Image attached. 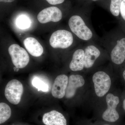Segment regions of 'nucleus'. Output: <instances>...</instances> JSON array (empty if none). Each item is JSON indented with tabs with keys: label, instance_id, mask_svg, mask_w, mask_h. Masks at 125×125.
I'll return each instance as SVG.
<instances>
[{
	"label": "nucleus",
	"instance_id": "14",
	"mask_svg": "<svg viewBox=\"0 0 125 125\" xmlns=\"http://www.w3.org/2000/svg\"><path fill=\"white\" fill-rule=\"evenodd\" d=\"M84 52L82 49L76 50L73 54L70 64V69L72 71L82 70L84 67Z\"/></svg>",
	"mask_w": 125,
	"mask_h": 125
},
{
	"label": "nucleus",
	"instance_id": "24",
	"mask_svg": "<svg viewBox=\"0 0 125 125\" xmlns=\"http://www.w3.org/2000/svg\"><path fill=\"white\" fill-rule=\"evenodd\" d=\"M123 78H124V79L125 80V70L124 71V72H123Z\"/></svg>",
	"mask_w": 125,
	"mask_h": 125
},
{
	"label": "nucleus",
	"instance_id": "4",
	"mask_svg": "<svg viewBox=\"0 0 125 125\" xmlns=\"http://www.w3.org/2000/svg\"><path fill=\"white\" fill-rule=\"evenodd\" d=\"M9 52L15 66L23 69L29 62L30 57L25 49L18 44H12L9 48Z\"/></svg>",
	"mask_w": 125,
	"mask_h": 125
},
{
	"label": "nucleus",
	"instance_id": "16",
	"mask_svg": "<svg viewBox=\"0 0 125 125\" xmlns=\"http://www.w3.org/2000/svg\"><path fill=\"white\" fill-rule=\"evenodd\" d=\"M15 24L18 28L21 30H26L29 28L31 24V19L27 16L21 15L16 20Z\"/></svg>",
	"mask_w": 125,
	"mask_h": 125
},
{
	"label": "nucleus",
	"instance_id": "17",
	"mask_svg": "<svg viewBox=\"0 0 125 125\" xmlns=\"http://www.w3.org/2000/svg\"><path fill=\"white\" fill-rule=\"evenodd\" d=\"M32 84L34 87L37 89L38 91L43 92L49 91V87L48 84L38 77H34L32 81Z\"/></svg>",
	"mask_w": 125,
	"mask_h": 125
},
{
	"label": "nucleus",
	"instance_id": "8",
	"mask_svg": "<svg viewBox=\"0 0 125 125\" xmlns=\"http://www.w3.org/2000/svg\"><path fill=\"white\" fill-rule=\"evenodd\" d=\"M69 78L64 74L58 75L54 81L52 90V94L54 98L61 99L65 94Z\"/></svg>",
	"mask_w": 125,
	"mask_h": 125
},
{
	"label": "nucleus",
	"instance_id": "21",
	"mask_svg": "<svg viewBox=\"0 0 125 125\" xmlns=\"http://www.w3.org/2000/svg\"><path fill=\"white\" fill-rule=\"evenodd\" d=\"M15 0H0V2H13Z\"/></svg>",
	"mask_w": 125,
	"mask_h": 125
},
{
	"label": "nucleus",
	"instance_id": "18",
	"mask_svg": "<svg viewBox=\"0 0 125 125\" xmlns=\"http://www.w3.org/2000/svg\"><path fill=\"white\" fill-rule=\"evenodd\" d=\"M122 1V0H111L110 11L114 16H117L119 15Z\"/></svg>",
	"mask_w": 125,
	"mask_h": 125
},
{
	"label": "nucleus",
	"instance_id": "9",
	"mask_svg": "<svg viewBox=\"0 0 125 125\" xmlns=\"http://www.w3.org/2000/svg\"><path fill=\"white\" fill-rule=\"evenodd\" d=\"M85 81L83 76L79 75H72L69 78L68 84L65 97L66 98H72L75 95L76 89L84 85Z\"/></svg>",
	"mask_w": 125,
	"mask_h": 125
},
{
	"label": "nucleus",
	"instance_id": "6",
	"mask_svg": "<svg viewBox=\"0 0 125 125\" xmlns=\"http://www.w3.org/2000/svg\"><path fill=\"white\" fill-rule=\"evenodd\" d=\"M106 101L107 108L103 113L102 118L106 121L115 122L119 118V114L116 109L120 102L119 98L113 94H109L106 97Z\"/></svg>",
	"mask_w": 125,
	"mask_h": 125
},
{
	"label": "nucleus",
	"instance_id": "22",
	"mask_svg": "<svg viewBox=\"0 0 125 125\" xmlns=\"http://www.w3.org/2000/svg\"><path fill=\"white\" fill-rule=\"evenodd\" d=\"M19 68H18V67L15 66V67H14L13 68L14 71L15 72H18L19 71Z\"/></svg>",
	"mask_w": 125,
	"mask_h": 125
},
{
	"label": "nucleus",
	"instance_id": "20",
	"mask_svg": "<svg viewBox=\"0 0 125 125\" xmlns=\"http://www.w3.org/2000/svg\"><path fill=\"white\" fill-rule=\"evenodd\" d=\"M49 4L52 5L59 4L62 3L65 0H46Z\"/></svg>",
	"mask_w": 125,
	"mask_h": 125
},
{
	"label": "nucleus",
	"instance_id": "11",
	"mask_svg": "<svg viewBox=\"0 0 125 125\" xmlns=\"http://www.w3.org/2000/svg\"><path fill=\"white\" fill-rule=\"evenodd\" d=\"M112 61L115 64H122L125 60V38L117 40V44L111 53Z\"/></svg>",
	"mask_w": 125,
	"mask_h": 125
},
{
	"label": "nucleus",
	"instance_id": "7",
	"mask_svg": "<svg viewBox=\"0 0 125 125\" xmlns=\"http://www.w3.org/2000/svg\"><path fill=\"white\" fill-rule=\"evenodd\" d=\"M62 18V12L60 9L56 7H50L43 9L39 12L37 16L38 20L42 23L58 22Z\"/></svg>",
	"mask_w": 125,
	"mask_h": 125
},
{
	"label": "nucleus",
	"instance_id": "3",
	"mask_svg": "<svg viewBox=\"0 0 125 125\" xmlns=\"http://www.w3.org/2000/svg\"><path fill=\"white\" fill-rule=\"evenodd\" d=\"M23 92V87L22 83L17 80H12L6 85L5 95L10 103L16 105L20 102Z\"/></svg>",
	"mask_w": 125,
	"mask_h": 125
},
{
	"label": "nucleus",
	"instance_id": "1",
	"mask_svg": "<svg viewBox=\"0 0 125 125\" xmlns=\"http://www.w3.org/2000/svg\"><path fill=\"white\" fill-rule=\"evenodd\" d=\"M69 25L72 31L78 38L84 40L92 38L93 33L83 19L78 15H74L70 18Z\"/></svg>",
	"mask_w": 125,
	"mask_h": 125
},
{
	"label": "nucleus",
	"instance_id": "23",
	"mask_svg": "<svg viewBox=\"0 0 125 125\" xmlns=\"http://www.w3.org/2000/svg\"><path fill=\"white\" fill-rule=\"evenodd\" d=\"M123 107L125 111V99H124L123 102Z\"/></svg>",
	"mask_w": 125,
	"mask_h": 125
},
{
	"label": "nucleus",
	"instance_id": "26",
	"mask_svg": "<svg viewBox=\"0 0 125 125\" xmlns=\"http://www.w3.org/2000/svg\"></svg>",
	"mask_w": 125,
	"mask_h": 125
},
{
	"label": "nucleus",
	"instance_id": "10",
	"mask_svg": "<svg viewBox=\"0 0 125 125\" xmlns=\"http://www.w3.org/2000/svg\"><path fill=\"white\" fill-rule=\"evenodd\" d=\"M42 120L45 125H67V121L65 117L55 110L44 114Z\"/></svg>",
	"mask_w": 125,
	"mask_h": 125
},
{
	"label": "nucleus",
	"instance_id": "15",
	"mask_svg": "<svg viewBox=\"0 0 125 125\" xmlns=\"http://www.w3.org/2000/svg\"><path fill=\"white\" fill-rule=\"evenodd\" d=\"M11 110L9 105L4 103H0V124L4 123L10 118Z\"/></svg>",
	"mask_w": 125,
	"mask_h": 125
},
{
	"label": "nucleus",
	"instance_id": "19",
	"mask_svg": "<svg viewBox=\"0 0 125 125\" xmlns=\"http://www.w3.org/2000/svg\"><path fill=\"white\" fill-rule=\"evenodd\" d=\"M121 15L125 21V0H122L120 8Z\"/></svg>",
	"mask_w": 125,
	"mask_h": 125
},
{
	"label": "nucleus",
	"instance_id": "25",
	"mask_svg": "<svg viewBox=\"0 0 125 125\" xmlns=\"http://www.w3.org/2000/svg\"><path fill=\"white\" fill-rule=\"evenodd\" d=\"M92 0L94 1H95L98 0Z\"/></svg>",
	"mask_w": 125,
	"mask_h": 125
},
{
	"label": "nucleus",
	"instance_id": "2",
	"mask_svg": "<svg viewBox=\"0 0 125 125\" xmlns=\"http://www.w3.org/2000/svg\"><path fill=\"white\" fill-rule=\"evenodd\" d=\"M73 41V38L71 32L67 30H58L52 34L49 43L54 48L65 49L72 45Z\"/></svg>",
	"mask_w": 125,
	"mask_h": 125
},
{
	"label": "nucleus",
	"instance_id": "5",
	"mask_svg": "<svg viewBox=\"0 0 125 125\" xmlns=\"http://www.w3.org/2000/svg\"><path fill=\"white\" fill-rule=\"evenodd\" d=\"M93 80L96 95L102 97L109 91L111 81L109 75L105 72L99 71L94 75Z\"/></svg>",
	"mask_w": 125,
	"mask_h": 125
},
{
	"label": "nucleus",
	"instance_id": "13",
	"mask_svg": "<svg viewBox=\"0 0 125 125\" xmlns=\"http://www.w3.org/2000/svg\"><path fill=\"white\" fill-rule=\"evenodd\" d=\"M100 54L99 50L94 46L87 47L84 51V67L89 69L92 67Z\"/></svg>",
	"mask_w": 125,
	"mask_h": 125
},
{
	"label": "nucleus",
	"instance_id": "12",
	"mask_svg": "<svg viewBox=\"0 0 125 125\" xmlns=\"http://www.w3.org/2000/svg\"><path fill=\"white\" fill-rule=\"evenodd\" d=\"M25 48L31 55L33 56H40L43 52L42 46L38 40L33 37H28L23 42Z\"/></svg>",
	"mask_w": 125,
	"mask_h": 125
}]
</instances>
